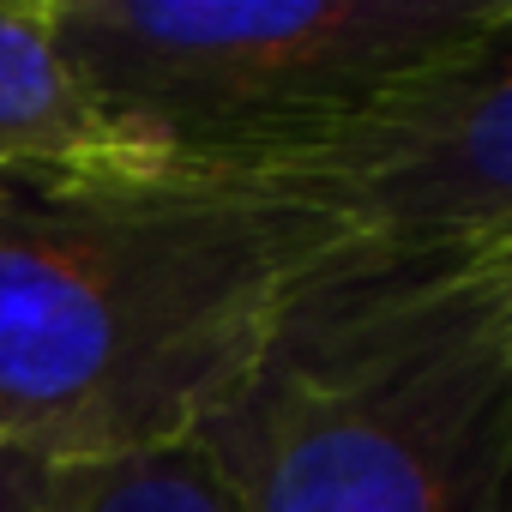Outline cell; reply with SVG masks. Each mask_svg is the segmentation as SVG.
Segmentation results:
<instances>
[{"label":"cell","instance_id":"1","mask_svg":"<svg viewBox=\"0 0 512 512\" xmlns=\"http://www.w3.org/2000/svg\"><path fill=\"white\" fill-rule=\"evenodd\" d=\"M338 253L260 175L133 151L0 169V446L79 464L193 440Z\"/></svg>","mask_w":512,"mask_h":512},{"label":"cell","instance_id":"2","mask_svg":"<svg viewBox=\"0 0 512 512\" xmlns=\"http://www.w3.org/2000/svg\"><path fill=\"white\" fill-rule=\"evenodd\" d=\"M199 440L235 512H512V253L326 260Z\"/></svg>","mask_w":512,"mask_h":512},{"label":"cell","instance_id":"3","mask_svg":"<svg viewBox=\"0 0 512 512\" xmlns=\"http://www.w3.org/2000/svg\"><path fill=\"white\" fill-rule=\"evenodd\" d=\"M97 127L151 163L266 175L512 0H49Z\"/></svg>","mask_w":512,"mask_h":512},{"label":"cell","instance_id":"4","mask_svg":"<svg viewBox=\"0 0 512 512\" xmlns=\"http://www.w3.org/2000/svg\"><path fill=\"white\" fill-rule=\"evenodd\" d=\"M260 181L326 217L368 272L512 253V19L386 85Z\"/></svg>","mask_w":512,"mask_h":512},{"label":"cell","instance_id":"5","mask_svg":"<svg viewBox=\"0 0 512 512\" xmlns=\"http://www.w3.org/2000/svg\"><path fill=\"white\" fill-rule=\"evenodd\" d=\"M121 151L97 115L85 109L61 43L49 0H13L0 7V169L19 163H73Z\"/></svg>","mask_w":512,"mask_h":512},{"label":"cell","instance_id":"6","mask_svg":"<svg viewBox=\"0 0 512 512\" xmlns=\"http://www.w3.org/2000/svg\"><path fill=\"white\" fill-rule=\"evenodd\" d=\"M37 512H235V494L205 440L49 464Z\"/></svg>","mask_w":512,"mask_h":512},{"label":"cell","instance_id":"7","mask_svg":"<svg viewBox=\"0 0 512 512\" xmlns=\"http://www.w3.org/2000/svg\"><path fill=\"white\" fill-rule=\"evenodd\" d=\"M43 482H49V464L43 458L0 446V512H37Z\"/></svg>","mask_w":512,"mask_h":512}]
</instances>
